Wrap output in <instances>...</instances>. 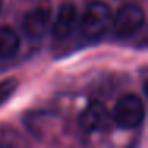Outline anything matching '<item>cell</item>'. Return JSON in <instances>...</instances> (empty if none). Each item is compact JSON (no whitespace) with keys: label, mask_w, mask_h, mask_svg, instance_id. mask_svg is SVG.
<instances>
[{"label":"cell","mask_w":148,"mask_h":148,"mask_svg":"<svg viewBox=\"0 0 148 148\" xmlns=\"http://www.w3.org/2000/svg\"><path fill=\"white\" fill-rule=\"evenodd\" d=\"M49 18H51V13L48 8H35V10L29 11L23 21V29L26 35L30 38L43 37V34L46 32L49 26Z\"/></svg>","instance_id":"5"},{"label":"cell","mask_w":148,"mask_h":148,"mask_svg":"<svg viewBox=\"0 0 148 148\" xmlns=\"http://www.w3.org/2000/svg\"><path fill=\"white\" fill-rule=\"evenodd\" d=\"M112 23L118 37H131L137 34L145 24L143 8L137 3H124L115 14Z\"/></svg>","instance_id":"3"},{"label":"cell","mask_w":148,"mask_h":148,"mask_svg":"<svg viewBox=\"0 0 148 148\" xmlns=\"http://www.w3.org/2000/svg\"><path fill=\"white\" fill-rule=\"evenodd\" d=\"M0 10H2V0H0Z\"/></svg>","instance_id":"9"},{"label":"cell","mask_w":148,"mask_h":148,"mask_svg":"<svg viewBox=\"0 0 148 148\" xmlns=\"http://www.w3.org/2000/svg\"><path fill=\"white\" fill-rule=\"evenodd\" d=\"M112 19V10L105 2H91L81 18V32L86 38L97 40L108 30Z\"/></svg>","instance_id":"1"},{"label":"cell","mask_w":148,"mask_h":148,"mask_svg":"<svg viewBox=\"0 0 148 148\" xmlns=\"http://www.w3.org/2000/svg\"><path fill=\"white\" fill-rule=\"evenodd\" d=\"M145 118V105L135 94H126L113 108V119L123 129H134Z\"/></svg>","instance_id":"2"},{"label":"cell","mask_w":148,"mask_h":148,"mask_svg":"<svg viewBox=\"0 0 148 148\" xmlns=\"http://www.w3.org/2000/svg\"><path fill=\"white\" fill-rule=\"evenodd\" d=\"M16 88H18L16 78H7V80L0 81V105H3V103L13 96Z\"/></svg>","instance_id":"8"},{"label":"cell","mask_w":148,"mask_h":148,"mask_svg":"<svg viewBox=\"0 0 148 148\" xmlns=\"http://www.w3.org/2000/svg\"><path fill=\"white\" fill-rule=\"evenodd\" d=\"M77 26V8L73 3H64L58 11L53 24V35L56 38H67Z\"/></svg>","instance_id":"6"},{"label":"cell","mask_w":148,"mask_h":148,"mask_svg":"<svg viewBox=\"0 0 148 148\" xmlns=\"http://www.w3.org/2000/svg\"><path fill=\"white\" fill-rule=\"evenodd\" d=\"M80 126L86 132H100L105 131L110 124L108 108L102 102H91L80 115Z\"/></svg>","instance_id":"4"},{"label":"cell","mask_w":148,"mask_h":148,"mask_svg":"<svg viewBox=\"0 0 148 148\" xmlns=\"http://www.w3.org/2000/svg\"><path fill=\"white\" fill-rule=\"evenodd\" d=\"M19 35L13 27H0V59H11L19 51Z\"/></svg>","instance_id":"7"}]
</instances>
